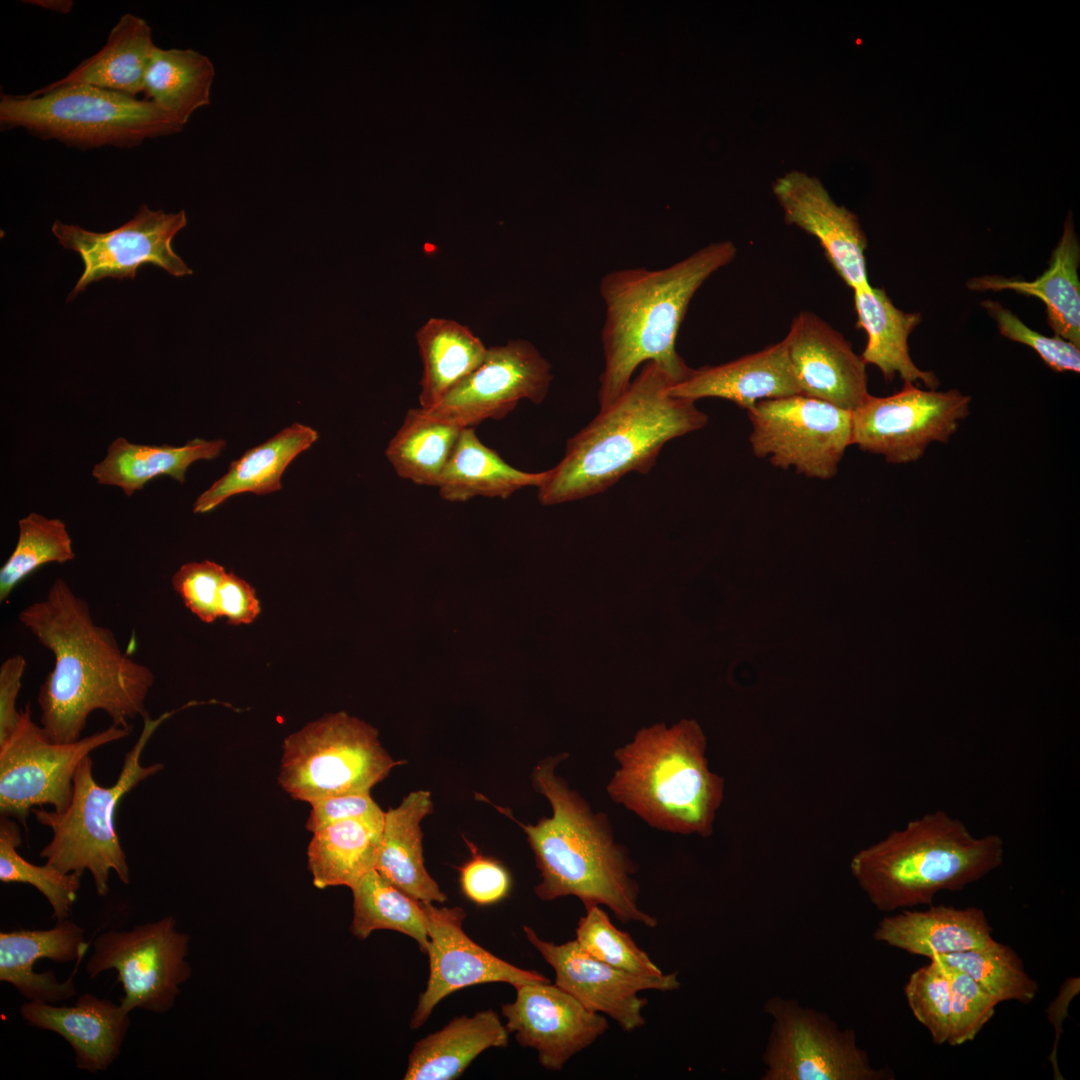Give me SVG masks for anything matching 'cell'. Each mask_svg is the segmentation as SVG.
Listing matches in <instances>:
<instances>
[{"label":"cell","instance_id":"1","mask_svg":"<svg viewBox=\"0 0 1080 1080\" xmlns=\"http://www.w3.org/2000/svg\"><path fill=\"white\" fill-rule=\"evenodd\" d=\"M18 619L54 655L38 693L41 727L50 740H79L96 710L124 728L131 727L129 720L149 716L145 702L154 673L121 650L114 633L94 621L86 600L64 579L54 580Z\"/></svg>","mask_w":1080,"mask_h":1080},{"label":"cell","instance_id":"2","mask_svg":"<svg viewBox=\"0 0 1080 1080\" xmlns=\"http://www.w3.org/2000/svg\"><path fill=\"white\" fill-rule=\"evenodd\" d=\"M735 244L703 246L661 269L624 268L605 274L599 284L605 318L601 330L604 368L599 377L600 409L627 388L636 369L646 362L662 368L674 384L690 373L676 350V339L688 306L703 283L731 263Z\"/></svg>","mask_w":1080,"mask_h":1080},{"label":"cell","instance_id":"3","mask_svg":"<svg viewBox=\"0 0 1080 1080\" xmlns=\"http://www.w3.org/2000/svg\"><path fill=\"white\" fill-rule=\"evenodd\" d=\"M673 384L657 364L644 363L624 392L567 440L562 459L544 471L539 502L583 499L630 472L647 473L668 441L703 428L707 415L694 401L670 395Z\"/></svg>","mask_w":1080,"mask_h":1080},{"label":"cell","instance_id":"4","mask_svg":"<svg viewBox=\"0 0 1080 1080\" xmlns=\"http://www.w3.org/2000/svg\"><path fill=\"white\" fill-rule=\"evenodd\" d=\"M566 753L540 761L533 770L535 790L552 808L536 824L516 821L526 834L540 871L535 894L543 901L575 896L584 908L608 907L623 923L656 927L657 919L638 906L637 865L617 843L609 817L595 812L586 799L556 775Z\"/></svg>","mask_w":1080,"mask_h":1080},{"label":"cell","instance_id":"5","mask_svg":"<svg viewBox=\"0 0 1080 1080\" xmlns=\"http://www.w3.org/2000/svg\"><path fill=\"white\" fill-rule=\"evenodd\" d=\"M1004 854L999 835L976 837L961 820L936 810L859 850L850 871L877 910L892 912L964 890L1000 867Z\"/></svg>","mask_w":1080,"mask_h":1080},{"label":"cell","instance_id":"6","mask_svg":"<svg viewBox=\"0 0 1080 1080\" xmlns=\"http://www.w3.org/2000/svg\"><path fill=\"white\" fill-rule=\"evenodd\" d=\"M707 738L696 720L637 731L614 751L618 768L606 791L650 827L709 837L724 798V779L707 759Z\"/></svg>","mask_w":1080,"mask_h":1080},{"label":"cell","instance_id":"7","mask_svg":"<svg viewBox=\"0 0 1080 1080\" xmlns=\"http://www.w3.org/2000/svg\"><path fill=\"white\" fill-rule=\"evenodd\" d=\"M171 716L165 712L156 719L145 718L142 732L124 757L115 784L99 785L93 776V761L86 756L78 765L73 778V795L63 812L47 811L42 807L31 812L37 821L52 830L51 841L41 850L46 864L81 877L88 870L96 892H109V876L114 871L124 884L130 882L126 854L116 830V812L120 800L141 781L160 772L164 765L141 764L142 752L157 728Z\"/></svg>","mask_w":1080,"mask_h":1080},{"label":"cell","instance_id":"8","mask_svg":"<svg viewBox=\"0 0 1080 1080\" xmlns=\"http://www.w3.org/2000/svg\"><path fill=\"white\" fill-rule=\"evenodd\" d=\"M0 125L82 150L133 148L184 127L151 100L84 84L42 87L24 96L1 94Z\"/></svg>","mask_w":1080,"mask_h":1080},{"label":"cell","instance_id":"9","mask_svg":"<svg viewBox=\"0 0 1080 1080\" xmlns=\"http://www.w3.org/2000/svg\"><path fill=\"white\" fill-rule=\"evenodd\" d=\"M278 783L293 799L370 793L401 761L382 747L378 731L345 712L308 723L283 742Z\"/></svg>","mask_w":1080,"mask_h":1080},{"label":"cell","instance_id":"10","mask_svg":"<svg viewBox=\"0 0 1080 1080\" xmlns=\"http://www.w3.org/2000/svg\"><path fill=\"white\" fill-rule=\"evenodd\" d=\"M764 1012L771 1027L762 1080L894 1079L889 1069L871 1064L853 1029H841L826 1013L781 996L770 997Z\"/></svg>","mask_w":1080,"mask_h":1080},{"label":"cell","instance_id":"11","mask_svg":"<svg viewBox=\"0 0 1080 1080\" xmlns=\"http://www.w3.org/2000/svg\"><path fill=\"white\" fill-rule=\"evenodd\" d=\"M131 727L111 725L77 741L57 743L48 738L31 716V706L20 710L18 723L0 743V813L15 818L24 828L31 810L51 805L63 812L73 795V778L80 762L95 749L123 739Z\"/></svg>","mask_w":1080,"mask_h":1080},{"label":"cell","instance_id":"12","mask_svg":"<svg viewBox=\"0 0 1080 1080\" xmlns=\"http://www.w3.org/2000/svg\"><path fill=\"white\" fill-rule=\"evenodd\" d=\"M747 413L754 455L810 478H833L851 445L852 412L817 398L763 400Z\"/></svg>","mask_w":1080,"mask_h":1080},{"label":"cell","instance_id":"13","mask_svg":"<svg viewBox=\"0 0 1080 1080\" xmlns=\"http://www.w3.org/2000/svg\"><path fill=\"white\" fill-rule=\"evenodd\" d=\"M93 947L86 963L89 978L116 970L124 993L120 1005L129 1013L137 1008L166 1013L174 1005L180 985L191 975L186 960L189 937L176 929L172 916L128 931L101 933Z\"/></svg>","mask_w":1080,"mask_h":1080},{"label":"cell","instance_id":"14","mask_svg":"<svg viewBox=\"0 0 1080 1080\" xmlns=\"http://www.w3.org/2000/svg\"><path fill=\"white\" fill-rule=\"evenodd\" d=\"M971 398L957 389L923 390L904 382L885 397L869 395L852 411L851 445L887 463L920 459L933 442L946 443L970 413Z\"/></svg>","mask_w":1080,"mask_h":1080},{"label":"cell","instance_id":"15","mask_svg":"<svg viewBox=\"0 0 1080 1080\" xmlns=\"http://www.w3.org/2000/svg\"><path fill=\"white\" fill-rule=\"evenodd\" d=\"M186 224L184 210L165 213L151 210L146 204L127 223L106 233L56 220L53 234L64 248L77 252L84 263V271L67 301H72L92 282L105 278L133 280L137 270L146 264L158 266L175 277L191 275L192 270L172 249L174 236Z\"/></svg>","mask_w":1080,"mask_h":1080},{"label":"cell","instance_id":"16","mask_svg":"<svg viewBox=\"0 0 1080 1080\" xmlns=\"http://www.w3.org/2000/svg\"><path fill=\"white\" fill-rule=\"evenodd\" d=\"M553 379L550 363L527 340H511L487 348L483 362L438 404L423 409L429 415L462 428L487 419H502L522 400L539 404Z\"/></svg>","mask_w":1080,"mask_h":1080},{"label":"cell","instance_id":"17","mask_svg":"<svg viewBox=\"0 0 1080 1080\" xmlns=\"http://www.w3.org/2000/svg\"><path fill=\"white\" fill-rule=\"evenodd\" d=\"M527 940L555 971V985L575 997L588 1010L609 1016L627 1032L642 1027L647 1000L644 990L672 991L680 987L678 973L646 975L627 972L583 951L576 940L555 944L542 940L523 926Z\"/></svg>","mask_w":1080,"mask_h":1080},{"label":"cell","instance_id":"18","mask_svg":"<svg viewBox=\"0 0 1080 1080\" xmlns=\"http://www.w3.org/2000/svg\"><path fill=\"white\" fill-rule=\"evenodd\" d=\"M429 937V978L411 1019V1028L422 1026L435 1006L451 993L476 984L505 982L515 988L535 982H550L538 973L519 968L491 954L470 939L463 930L465 911L461 907H436L423 902Z\"/></svg>","mask_w":1080,"mask_h":1080},{"label":"cell","instance_id":"19","mask_svg":"<svg viewBox=\"0 0 1080 1080\" xmlns=\"http://www.w3.org/2000/svg\"><path fill=\"white\" fill-rule=\"evenodd\" d=\"M515 989L516 999L501 1006L505 1026L521 1046L537 1051L546 1069L561 1070L609 1027L603 1014L588 1010L555 984L526 983Z\"/></svg>","mask_w":1080,"mask_h":1080},{"label":"cell","instance_id":"20","mask_svg":"<svg viewBox=\"0 0 1080 1080\" xmlns=\"http://www.w3.org/2000/svg\"><path fill=\"white\" fill-rule=\"evenodd\" d=\"M783 340L803 395L851 412L870 395L861 355L821 317L799 312Z\"/></svg>","mask_w":1080,"mask_h":1080},{"label":"cell","instance_id":"21","mask_svg":"<svg viewBox=\"0 0 1080 1080\" xmlns=\"http://www.w3.org/2000/svg\"><path fill=\"white\" fill-rule=\"evenodd\" d=\"M773 192L785 221L815 237L840 278L854 290L870 285L867 238L857 216L836 204L816 177L792 171L779 177Z\"/></svg>","mask_w":1080,"mask_h":1080},{"label":"cell","instance_id":"22","mask_svg":"<svg viewBox=\"0 0 1080 1080\" xmlns=\"http://www.w3.org/2000/svg\"><path fill=\"white\" fill-rule=\"evenodd\" d=\"M121 1005L86 993L73 1006L28 1001L21 1017L32 1027L63 1037L72 1047L78 1069L104 1071L119 1056L131 1020Z\"/></svg>","mask_w":1080,"mask_h":1080},{"label":"cell","instance_id":"23","mask_svg":"<svg viewBox=\"0 0 1080 1080\" xmlns=\"http://www.w3.org/2000/svg\"><path fill=\"white\" fill-rule=\"evenodd\" d=\"M668 393L694 402L725 399L746 411L763 400L802 394L784 340L727 363L692 368Z\"/></svg>","mask_w":1080,"mask_h":1080},{"label":"cell","instance_id":"24","mask_svg":"<svg viewBox=\"0 0 1080 1080\" xmlns=\"http://www.w3.org/2000/svg\"><path fill=\"white\" fill-rule=\"evenodd\" d=\"M89 943L84 929L69 919L46 930L0 933V981L14 986L29 1001L55 1004L76 994L73 974L60 983L53 971L37 973L40 959L70 962L84 956Z\"/></svg>","mask_w":1080,"mask_h":1080},{"label":"cell","instance_id":"25","mask_svg":"<svg viewBox=\"0 0 1080 1080\" xmlns=\"http://www.w3.org/2000/svg\"><path fill=\"white\" fill-rule=\"evenodd\" d=\"M992 927L981 908L929 905L884 917L873 932L877 942L928 959L992 944Z\"/></svg>","mask_w":1080,"mask_h":1080},{"label":"cell","instance_id":"26","mask_svg":"<svg viewBox=\"0 0 1080 1080\" xmlns=\"http://www.w3.org/2000/svg\"><path fill=\"white\" fill-rule=\"evenodd\" d=\"M1080 244L1071 215L1063 234L1052 251L1048 269L1033 281L1003 276L971 278L967 287L973 291L1012 290L1039 298L1046 307L1047 321L1055 336L1080 347V282L1078 268Z\"/></svg>","mask_w":1080,"mask_h":1080},{"label":"cell","instance_id":"27","mask_svg":"<svg viewBox=\"0 0 1080 1080\" xmlns=\"http://www.w3.org/2000/svg\"><path fill=\"white\" fill-rule=\"evenodd\" d=\"M432 809L430 792L419 790L385 812L375 870L418 901L443 903L447 897L427 872L423 857L420 822Z\"/></svg>","mask_w":1080,"mask_h":1080},{"label":"cell","instance_id":"28","mask_svg":"<svg viewBox=\"0 0 1080 1080\" xmlns=\"http://www.w3.org/2000/svg\"><path fill=\"white\" fill-rule=\"evenodd\" d=\"M857 326L867 334L861 354L863 361L876 366L886 381L899 375L904 382H922L936 390L939 380L933 372L919 369L908 346L911 332L921 321V314L898 309L883 288L871 285L854 290Z\"/></svg>","mask_w":1080,"mask_h":1080},{"label":"cell","instance_id":"29","mask_svg":"<svg viewBox=\"0 0 1080 1080\" xmlns=\"http://www.w3.org/2000/svg\"><path fill=\"white\" fill-rule=\"evenodd\" d=\"M508 1030L492 1010L461 1016L419 1040L408 1057L405 1080H451L484 1050L505 1047Z\"/></svg>","mask_w":1080,"mask_h":1080},{"label":"cell","instance_id":"30","mask_svg":"<svg viewBox=\"0 0 1080 1080\" xmlns=\"http://www.w3.org/2000/svg\"><path fill=\"white\" fill-rule=\"evenodd\" d=\"M318 437L315 429L295 422L264 443L247 450L231 462L221 478L198 496L193 512L208 513L238 494L250 492L266 495L280 490L285 469Z\"/></svg>","mask_w":1080,"mask_h":1080},{"label":"cell","instance_id":"31","mask_svg":"<svg viewBox=\"0 0 1080 1080\" xmlns=\"http://www.w3.org/2000/svg\"><path fill=\"white\" fill-rule=\"evenodd\" d=\"M226 445L223 439L201 438L183 446L142 445L118 437L107 448L105 458L94 465L92 476L99 484L119 487L129 497L161 475L184 483L191 464L217 458Z\"/></svg>","mask_w":1080,"mask_h":1080},{"label":"cell","instance_id":"32","mask_svg":"<svg viewBox=\"0 0 1080 1080\" xmlns=\"http://www.w3.org/2000/svg\"><path fill=\"white\" fill-rule=\"evenodd\" d=\"M155 47L148 23L131 13L124 14L97 53L45 87L84 84L135 96L144 90L146 70Z\"/></svg>","mask_w":1080,"mask_h":1080},{"label":"cell","instance_id":"33","mask_svg":"<svg viewBox=\"0 0 1080 1080\" xmlns=\"http://www.w3.org/2000/svg\"><path fill=\"white\" fill-rule=\"evenodd\" d=\"M543 472H526L504 461L477 437L474 427L463 428L438 483L442 499L465 502L475 497L505 499L520 489L538 487Z\"/></svg>","mask_w":1080,"mask_h":1080},{"label":"cell","instance_id":"34","mask_svg":"<svg viewBox=\"0 0 1080 1080\" xmlns=\"http://www.w3.org/2000/svg\"><path fill=\"white\" fill-rule=\"evenodd\" d=\"M384 817L342 820L314 832L307 850L314 886L351 888L375 869Z\"/></svg>","mask_w":1080,"mask_h":1080},{"label":"cell","instance_id":"35","mask_svg":"<svg viewBox=\"0 0 1080 1080\" xmlns=\"http://www.w3.org/2000/svg\"><path fill=\"white\" fill-rule=\"evenodd\" d=\"M423 364L419 405L430 409L483 362L487 348L468 327L430 318L416 332Z\"/></svg>","mask_w":1080,"mask_h":1080},{"label":"cell","instance_id":"36","mask_svg":"<svg viewBox=\"0 0 1080 1080\" xmlns=\"http://www.w3.org/2000/svg\"><path fill=\"white\" fill-rule=\"evenodd\" d=\"M215 68L193 49L155 47L144 79L151 100L185 126L193 113L210 104Z\"/></svg>","mask_w":1080,"mask_h":1080},{"label":"cell","instance_id":"37","mask_svg":"<svg viewBox=\"0 0 1080 1080\" xmlns=\"http://www.w3.org/2000/svg\"><path fill=\"white\" fill-rule=\"evenodd\" d=\"M462 429L420 407L409 409L385 455L399 477L437 487Z\"/></svg>","mask_w":1080,"mask_h":1080},{"label":"cell","instance_id":"38","mask_svg":"<svg viewBox=\"0 0 1080 1080\" xmlns=\"http://www.w3.org/2000/svg\"><path fill=\"white\" fill-rule=\"evenodd\" d=\"M350 889L353 893L350 931L355 937L364 940L373 931L393 930L416 940L420 950L427 953L429 937L423 902L398 889L375 869Z\"/></svg>","mask_w":1080,"mask_h":1080},{"label":"cell","instance_id":"39","mask_svg":"<svg viewBox=\"0 0 1080 1080\" xmlns=\"http://www.w3.org/2000/svg\"><path fill=\"white\" fill-rule=\"evenodd\" d=\"M935 959L972 978L998 1004L1003 1001L1031 1003L1038 991L1036 980L1025 971L1013 948L996 940L985 947L936 955Z\"/></svg>","mask_w":1080,"mask_h":1080},{"label":"cell","instance_id":"40","mask_svg":"<svg viewBox=\"0 0 1080 1080\" xmlns=\"http://www.w3.org/2000/svg\"><path fill=\"white\" fill-rule=\"evenodd\" d=\"M18 540L0 569V601L32 572L48 563H65L75 558L66 524L31 512L18 521Z\"/></svg>","mask_w":1080,"mask_h":1080},{"label":"cell","instance_id":"41","mask_svg":"<svg viewBox=\"0 0 1080 1080\" xmlns=\"http://www.w3.org/2000/svg\"><path fill=\"white\" fill-rule=\"evenodd\" d=\"M21 844L18 823L9 817L0 822V881L5 884L25 883L34 886L48 900L52 918L68 919L77 899L80 876L63 873L45 864L38 866L25 860L17 848Z\"/></svg>","mask_w":1080,"mask_h":1080},{"label":"cell","instance_id":"42","mask_svg":"<svg viewBox=\"0 0 1080 1080\" xmlns=\"http://www.w3.org/2000/svg\"><path fill=\"white\" fill-rule=\"evenodd\" d=\"M575 940L583 951L615 968L635 974L663 973L630 934L612 924L599 905L585 909L576 927Z\"/></svg>","mask_w":1080,"mask_h":1080},{"label":"cell","instance_id":"43","mask_svg":"<svg viewBox=\"0 0 1080 1080\" xmlns=\"http://www.w3.org/2000/svg\"><path fill=\"white\" fill-rule=\"evenodd\" d=\"M914 1017L929 1032L934 1044L947 1043L950 1031V985L941 965L929 964L915 970L904 987Z\"/></svg>","mask_w":1080,"mask_h":1080},{"label":"cell","instance_id":"44","mask_svg":"<svg viewBox=\"0 0 1080 1080\" xmlns=\"http://www.w3.org/2000/svg\"><path fill=\"white\" fill-rule=\"evenodd\" d=\"M937 962L943 968L950 985L951 1015L947 1043L950 1046H960L975 1039L994 1016L998 1003L967 974Z\"/></svg>","mask_w":1080,"mask_h":1080},{"label":"cell","instance_id":"45","mask_svg":"<svg viewBox=\"0 0 1080 1080\" xmlns=\"http://www.w3.org/2000/svg\"><path fill=\"white\" fill-rule=\"evenodd\" d=\"M996 322L1002 336L1032 348L1056 372L1080 371V350L1071 342L1048 337L1030 329L1014 313L999 302L985 300L981 304Z\"/></svg>","mask_w":1080,"mask_h":1080},{"label":"cell","instance_id":"46","mask_svg":"<svg viewBox=\"0 0 1080 1080\" xmlns=\"http://www.w3.org/2000/svg\"><path fill=\"white\" fill-rule=\"evenodd\" d=\"M226 574L224 567L213 561H192L173 574L171 583L194 615L212 623L219 617V591Z\"/></svg>","mask_w":1080,"mask_h":1080},{"label":"cell","instance_id":"47","mask_svg":"<svg viewBox=\"0 0 1080 1080\" xmlns=\"http://www.w3.org/2000/svg\"><path fill=\"white\" fill-rule=\"evenodd\" d=\"M472 857L460 868V884L463 893L479 905H488L503 899L511 887L508 871L497 861L482 856L470 841L466 840Z\"/></svg>","mask_w":1080,"mask_h":1080},{"label":"cell","instance_id":"48","mask_svg":"<svg viewBox=\"0 0 1080 1080\" xmlns=\"http://www.w3.org/2000/svg\"><path fill=\"white\" fill-rule=\"evenodd\" d=\"M309 804L311 810L306 829L312 833L338 821L382 817L385 814L370 793L330 796Z\"/></svg>","mask_w":1080,"mask_h":1080},{"label":"cell","instance_id":"49","mask_svg":"<svg viewBox=\"0 0 1080 1080\" xmlns=\"http://www.w3.org/2000/svg\"><path fill=\"white\" fill-rule=\"evenodd\" d=\"M218 611L219 617H225L230 625L250 624L260 613V604L254 589L229 572L219 591Z\"/></svg>","mask_w":1080,"mask_h":1080},{"label":"cell","instance_id":"50","mask_svg":"<svg viewBox=\"0 0 1080 1080\" xmlns=\"http://www.w3.org/2000/svg\"><path fill=\"white\" fill-rule=\"evenodd\" d=\"M27 666L22 655L8 657L0 667V743L6 740L18 723L20 710L16 700Z\"/></svg>","mask_w":1080,"mask_h":1080},{"label":"cell","instance_id":"51","mask_svg":"<svg viewBox=\"0 0 1080 1080\" xmlns=\"http://www.w3.org/2000/svg\"><path fill=\"white\" fill-rule=\"evenodd\" d=\"M1079 992L1080 978L1075 976L1069 977L1062 983L1057 995L1049 1003L1046 1009L1048 1021L1053 1025L1055 1032L1053 1047L1048 1057L1053 1068V1078L1055 1080H1063L1057 1060V1049L1062 1035V1024L1064 1019L1068 1016V1007L1071 1000L1078 995Z\"/></svg>","mask_w":1080,"mask_h":1080},{"label":"cell","instance_id":"52","mask_svg":"<svg viewBox=\"0 0 1080 1080\" xmlns=\"http://www.w3.org/2000/svg\"><path fill=\"white\" fill-rule=\"evenodd\" d=\"M29 3H35L36 5H40L42 7L48 8L49 10H52V11H55V12H60V13H68L71 10L72 5H73L72 1H59V0H57V1H54V0L53 1H29Z\"/></svg>","mask_w":1080,"mask_h":1080}]
</instances>
